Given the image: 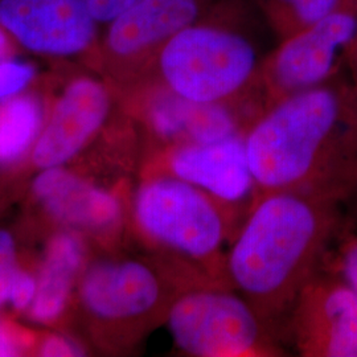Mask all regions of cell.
<instances>
[{"label": "cell", "instance_id": "obj_1", "mask_svg": "<svg viewBox=\"0 0 357 357\" xmlns=\"http://www.w3.org/2000/svg\"><path fill=\"white\" fill-rule=\"evenodd\" d=\"M344 217L345 199L339 195L268 192L257 199L231 238L227 255L230 287L281 340L298 295L319 270Z\"/></svg>", "mask_w": 357, "mask_h": 357}, {"label": "cell", "instance_id": "obj_2", "mask_svg": "<svg viewBox=\"0 0 357 357\" xmlns=\"http://www.w3.org/2000/svg\"><path fill=\"white\" fill-rule=\"evenodd\" d=\"M259 196L333 193L347 200L357 166V85L347 76L271 105L245 132Z\"/></svg>", "mask_w": 357, "mask_h": 357}, {"label": "cell", "instance_id": "obj_3", "mask_svg": "<svg viewBox=\"0 0 357 357\" xmlns=\"http://www.w3.org/2000/svg\"><path fill=\"white\" fill-rule=\"evenodd\" d=\"M131 215L142 238L165 257L158 266L183 291L230 287L225 246L234 230L206 193L180 178L153 174L135 191Z\"/></svg>", "mask_w": 357, "mask_h": 357}, {"label": "cell", "instance_id": "obj_4", "mask_svg": "<svg viewBox=\"0 0 357 357\" xmlns=\"http://www.w3.org/2000/svg\"><path fill=\"white\" fill-rule=\"evenodd\" d=\"M243 3L171 38L153 60L156 84L192 102L249 105L262 113L255 85L265 57L237 23Z\"/></svg>", "mask_w": 357, "mask_h": 357}, {"label": "cell", "instance_id": "obj_5", "mask_svg": "<svg viewBox=\"0 0 357 357\" xmlns=\"http://www.w3.org/2000/svg\"><path fill=\"white\" fill-rule=\"evenodd\" d=\"M174 343L192 357L282 356V340L253 306L230 287L178 294L166 318Z\"/></svg>", "mask_w": 357, "mask_h": 357}, {"label": "cell", "instance_id": "obj_6", "mask_svg": "<svg viewBox=\"0 0 357 357\" xmlns=\"http://www.w3.org/2000/svg\"><path fill=\"white\" fill-rule=\"evenodd\" d=\"M357 38V0H344L314 26L281 41L265 56L255 85L264 112L271 105L347 75Z\"/></svg>", "mask_w": 357, "mask_h": 357}, {"label": "cell", "instance_id": "obj_7", "mask_svg": "<svg viewBox=\"0 0 357 357\" xmlns=\"http://www.w3.org/2000/svg\"><path fill=\"white\" fill-rule=\"evenodd\" d=\"M183 293L160 266L132 258H106L84 270L79 299L93 319L125 340L155 319L166 320L171 303Z\"/></svg>", "mask_w": 357, "mask_h": 357}, {"label": "cell", "instance_id": "obj_8", "mask_svg": "<svg viewBox=\"0 0 357 357\" xmlns=\"http://www.w3.org/2000/svg\"><path fill=\"white\" fill-rule=\"evenodd\" d=\"M159 151L160 169L155 174L180 178L206 193L229 217L236 234L259 197L246 153L245 132Z\"/></svg>", "mask_w": 357, "mask_h": 357}, {"label": "cell", "instance_id": "obj_9", "mask_svg": "<svg viewBox=\"0 0 357 357\" xmlns=\"http://www.w3.org/2000/svg\"><path fill=\"white\" fill-rule=\"evenodd\" d=\"M282 340L301 356L357 357V293L318 270L298 295Z\"/></svg>", "mask_w": 357, "mask_h": 357}, {"label": "cell", "instance_id": "obj_10", "mask_svg": "<svg viewBox=\"0 0 357 357\" xmlns=\"http://www.w3.org/2000/svg\"><path fill=\"white\" fill-rule=\"evenodd\" d=\"M243 0H141L109 24L105 52L115 64L153 61L178 32Z\"/></svg>", "mask_w": 357, "mask_h": 357}, {"label": "cell", "instance_id": "obj_11", "mask_svg": "<svg viewBox=\"0 0 357 357\" xmlns=\"http://www.w3.org/2000/svg\"><path fill=\"white\" fill-rule=\"evenodd\" d=\"M257 116L249 105L192 102L160 84L146 94L142 106L144 128L160 150L243 134Z\"/></svg>", "mask_w": 357, "mask_h": 357}, {"label": "cell", "instance_id": "obj_12", "mask_svg": "<svg viewBox=\"0 0 357 357\" xmlns=\"http://www.w3.org/2000/svg\"><path fill=\"white\" fill-rule=\"evenodd\" d=\"M86 0H0V26L29 51L70 56L96 38Z\"/></svg>", "mask_w": 357, "mask_h": 357}, {"label": "cell", "instance_id": "obj_13", "mask_svg": "<svg viewBox=\"0 0 357 357\" xmlns=\"http://www.w3.org/2000/svg\"><path fill=\"white\" fill-rule=\"evenodd\" d=\"M112 109L113 97L103 82L90 77L75 79L38 135L32 149L33 165L41 169L64 166L102 130Z\"/></svg>", "mask_w": 357, "mask_h": 357}, {"label": "cell", "instance_id": "obj_14", "mask_svg": "<svg viewBox=\"0 0 357 357\" xmlns=\"http://www.w3.org/2000/svg\"><path fill=\"white\" fill-rule=\"evenodd\" d=\"M38 203L59 222L101 237L116 236L123 227L125 206L118 193L53 167L32 183Z\"/></svg>", "mask_w": 357, "mask_h": 357}, {"label": "cell", "instance_id": "obj_15", "mask_svg": "<svg viewBox=\"0 0 357 357\" xmlns=\"http://www.w3.org/2000/svg\"><path fill=\"white\" fill-rule=\"evenodd\" d=\"M85 258L86 249L79 236L64 231L52 238L41 265L36 296L28 308L32 319L52 323L60 318Z\"/></svg>", "mask_w": 357, "mask_h": 357}, {"label": "cell", "instance_id": "obj_16", "mask_svg": "<svg viewBox=\"0 0 357 357\" xmlns=\"http://www.w3.org/2000/svg\"><path fill=\"white\" fill-rule=\"evenodd\" d=\"M44 128L43 107L32 96L0 101V167L19 162L33 149Z\"/></svg>", "mask_w": 357, "mask_h": 357}, {"label": "cell", "instance_id": "obj_17", "mask_svg": "<svg viewBox=\"0 0 357 357\" xmlns=\"http://www.w3.org/2000/svg\"><path fill=\"white\" fill-rule=\"evenodd\" d=\"M344 0H253L257 11L280 41L317 24Z\"/></svg>", "mask_w": 357, "mask_h": 357}, {"label": "cell", "instance_id": "obj_18", "mask_svg": "<svg viewBox=\"0 0 357 357\" xmlns=\"http://www.w3.org/2000/svg\"><path fill=\"white\" fill-rule=\"evenodd\" d=\"M319 270L344 282L357 293V221L345 215L321 258Z\"/></svg>", "mask_w": 357, "mask_h": 357}, {"label": "cell", "instance_id": "obj_19", "mask_svg": "<svg viewBox=\"0 0 357 357\" xmlns=\"http://www.w3.org/2000/svg\"><path fill=\"white\" fill-rule=\"evenodd\" d=\"M33 76V68L26 63L0 61V101L19 96Z\"/></svg>", "mask_w": 357, "mask_h": 357}, {"label": "cell", "instance_id": "obj_20", "mask_svg": "<svg viewBox=\"0 0 357 357\" xmlns=\"http://www.w3.org/2000/svg\"><path fill=\"white\" fill-rule=\"evenodd\" d=\"M17 270L13 237L10 231L0 230V307L8 303L10 287Z\"/></svg>", "mask_w": 357, "mask_h": 357}, {"label": "cell", "instance_id": "obj_21", "mask_svg": "<svg viewBox=\"0 0 357 357\" xmlns=\"http://www.w3.org/2000/svg\"><path fill=\"white\" fill-rule=\"evenodd\" d=\"M38 291V282L24 270L19 268L13 277L10 295H8V303L17 310V311H26L28 310Z\"/></svg>", "mask_w": 357, "mask_h": 357}, {"label": "cell", "instance_id": "obj_22", "mask_svg": "<svg viewBox=\"0 0 357 357\" xmlns=\"http://www.w3.org/2000/svg\"><path fill=\"white\" fill-rule=\"evenodd\" d=\"M141 0H86L90 13L97 23L114 22L118 16L126 13Z\"/></svg>", "mask_w": 357, "mask_h": 357}, {"label": "cell", "instance_id": "obj_23", "mask_svg": "<svg viewBox=\"0 0 357 357\" xmlns=\"http://www.w3.org/2000/svg\"><path fill=\"white\" fill-rule=\"evenodd\" d=\"M38 352L41 356L48 357L82 356L85 354L81 345L63 335L47 336L41 342Z\"/></svg>", "mask_w": 357, "mask_h": 357}, {"label": "cell", "instance_id": "obj_24", "mask_svg": "<svg viewBox=\"0 0 357 357\" xmlns=\"http://www.w3.org/2000/svg\"><path fill=\"white\" fill-rule=\"evenodd\" d=\"M19 351V340L4 326L0 324V356H13Z\"/></svg>", "mask_w": 357, "mask_h": 357}, {"label": "cell", "instance_id": "obj_25", "mask_svg": "<svg viewBox=\"0 0 357 357\" xmlns=\"http://www.w3.org/2000/svg\"><path fill=\"white\" fill-rule=\"evenodd\" d=\"M345 208H347V213L348 216L352 217L357 220V166L356 172H355V178L352 183V188L349 191V195L345 200Z\"/></svg>", "mask_w": 357, "mask_h": 357}, {"label": "cell", "instance_id": "obj_26", "mask_svg": "<svg viewBox=\"0 0 357 357\" xmlns=\"http://www.w3.org/2000/svg\"><path fill=\"white\" fill-rule=\"evenodd\" d=\"M347 76L349 77L355 84H357V38L351 48L349 56H348Z\"/></svg>", "mask_w": 357, "mask_h": 357}, {"label": "cell", "instance_id": "obj_27", "mask_svg": "<svg viewBox=\"0 0 357 357\" xmlns=\"http://www.w3.org/2000/svg\"><path fill=\"white\" fill-rule=\"evenodd\" d=\"M8 48V41H7V36L4 33V29L0 26V61H3L6 52Z\"/></svg>", "mask_w": 357, "mask_h": 357}, {"label": "cell", "instance_id": "obj_28", "mask_svg": "<svg viewBox=\"0 0 357 357\" xmlns=\"http://www.w3.org/2000/svg\"><path fill=\"white\" fill-rule=\"evenodd\" d=\"M356 85H357V84H356Z\"/></svg>", "mask_w": 357, "mask_h": 357}]
</instances>
